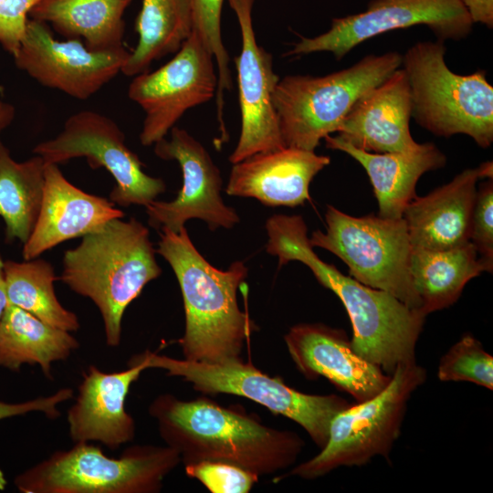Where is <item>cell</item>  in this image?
<instances>
[{"label": "cell", "mask_w": 493, "mask_h": 493, "mask_svg": "<svg viewBox=\"0 0 493 493\" xmlns=\"http://www.w3.org/2000/svg\"><path fill=\"white\" fill-rule=\"evenodd\" d=\"M266 230V250L278 257L279 267L290 261L303 263L341 299L352 327L351 344L360 357L389 375L400 364L416 362V344L426 316L320 259L300 215H274L267 218Z\"/></svg>", "instance_id": "1"}, {"label": "cell", "mask_w": 493, "mask_h": 493, "mask_svg": "<svg viewBox=\"0 0 493 493\" xmlns=\"http://www.w3.org/2000/svg\"><path fill=\"white\" fill-rule=\"evenodd\" d=\"M165 445L181 463L202 461L231 464L258 477L290 467L305 446L295 432L265 425L243 410L224 407L206 397L181 400L158 395L149 405Z\"/></svg>", "instance_id": "2"}, {"label": "cell", "mask_w": 493, "mask_h": 493, "mask_svg": "<svg viewBox=\"0 0 493 493\" xmlns=\"http://www.w3.org/2000/svg\"><path fill=\"white\" fill-rule=\"evenodd\" d=\"M161 231L156 253L174 272L184 301L185 330L178 340L184 359L208 363L242 359L244 343L257 329L237 303L246 266L236 261L226 270L216 268L200 254L184 226L179 232Z\"/></svg>", "instance_id": "3"}, {"label": "cell", "mask_w": 493, "mask_h": 493, "mask_svg": "<svg viewBox=\"0 0 493 493\" xmlns=\"http://www.w3.org/2000/svg\"><path fill=\"white\" fill-rule=\"evenodd\" d=\"M155 254L148 228L133 217L113 219L65 251L58 279L96 305L107 345H120L126 309L160 277Z\"/></svg>", "instance_id": "4"}, {"label": "cell", "mask_w": 493, "mask_h": 493, "mask_svg": "<svg viewBox=\"0 0 493 493\" xmlns=\"http://www.w3.org/2000/svg\"><path fill=\"white\" fill-rule=\"evenodd\" d=\"M445 41H418L402 56L411 92L412 117L441 137L466 134L482 148L493 142V87L486 71L453 72Z\"/></svg>", "instance_id": "5"}, {"label": "cell", "mask_w": 493, "mask_h": 493, "mask_svg": "<svg viewBox=\"0 0 493 493\" xmlns=\"http://www.w3.org/2000/svg\"><path fill=\"white\" fill-rule=\"evenodd\" d=\"M402 64V55L370 54L325 76L290 75L279 79L272 97L285 147L314 152L336 132L352 106Z\"/></svg>", "instance_id": "6"}, {"label": "cell", "mask_w": 493, "mask_h": 493, "mask_svg": "<svg viewBox=\"0 0 493 493\" xmlns=\"http://www.w3.org/2000/svg\"><path fill=\"white\" fill-rule=\"evenodd\" d=\"M180 463L167 446L134 445L110 457L79 442L17 475L15 485L23 493H157Z\"/></svg>", "instance_id": "7"}, {"label": "cell", "mask_w": 493, "mask_h": 493, "mask_svg": "<svg viewBox=\"0 0 493 493\" xmlns=\"http://www.w3.org/2000/svg\"><path fill=\"white\" fill-rule=\"evenodd\" d=\"M147 369L156 368L169 376L180 377L204 394H233L257 403L275 414L299 425L314 444L322 449L329 439L334 417L352 404L330 394H309L287 385L242 359L222 363L192 362L157 354L141 353Z\"/></svg>", "instance_id": "8"}, {"label": "cell", "mask_w": 493, "mask_h": 493, "mask_svg": "<svg viewBox=\"0 0 493 493\" xmlns=\"http://www.w3.org/2000/svg\"><path fill=\"white\" fill-rule=\"evenodd\" d=\"M425 380L426 371L417 362L398 365L381 393L337 414L326 446L312 458L295 466L288 475L315 479L341 467L366 465L375 456L389 460L408 401Z\"/></svg>", "instance_id": "9"}, {"label": "cell", "mask_w": 493, "mask_h": 493, "mask_svg": "<svg viewBox=\"0 0 493 493\" xmlns=\"http://www.w3.org/2000/svg\"><path fill=\"white\" fill-rule=\"evenodd\" d=\"M325 220L326 231L317 230L309 238L313 247L340 257L351 277L362 284L386 291L421 311L410 271L412 246L404 217H356L327 205Z\"/></svg>", "instance_id": "10"}, {"label": "cell", "mask_w": 493, "mask_h": 493, "mask_svg": "<svg viewBox=\"0 0 493 493\" xmlns=\"http://www.w3.org/2000/svg\"><path fill=\"white\" fill-rule=\"evenodd\" d=\"M33 152L46 163H64L85 157L92 169L103 167L115 186L110 200L121 206H145L166 190L161 178L148 175L143 163L125 143V135L110 118L81 110L70 115L62 131L53 139L38 143Z\"/></svg>", "instance_id": "11"}, {"label": "cell", "mask_w": 493, "mask_h": 493, "mask_svg": "<svg viewBox=\"0 0 493 493\" xmlns=\"http://www.w3.org/2000/svg\"><path fill=\"white\" fill-rule=\"evenodd\" d=\"M215 63L212 53L192 30L170 61L133 77L128 96L145 114L140 133L142 145L165 138L188 110L213 99L218 82Z\"/></svg>", "instance_id": "12"}, {"label": "cell", "mask_w": 493, "mask_h": 493, "mask_svg": "<svg viewBox=\"0 0 493 493\" xmlns=\"http://www.w3.org/2000/svg\"><path fill=\"white\" fill-rule=\"evenodd\" d=\"M473 22L461 0H371L365 11L333 18L330 28L315 37H301L287 56L330 52L343 58L361 43L378 35L426 26L437 39L461 40Z\"/></svg>", "instance_id": "13"}, {"label": "cell", "mask_w": 493, "mask_h": 493, "mask_svg": "<svg viewBox=\"0 0 493 493\" xmlns=\"http://www.w3.org/2000/svg\"><path fill=\"white\" fill-rule=\"evenodd\" d=\"M125 47L89 50L80 39L59 41L47 24L29 18L16 66L40 85L78 100H88L113 79L129 58Z\"/></svg>", "instance_id": "14"}, {"label": "cell", "mask_w": 493, "mask_h": 493, "mask_svg": "<svg viewBox=\"0 0 493 493\" xmlns=\"http://www.w3.org/2000/svg\"><path fill=\"white\" fill-rule=\"evenodd\" d=\"M170 133L169 140L154 143V153L179 163L183 185L174 200H154L144 206L149 225L179 232L186 221L200 219L212 231L234 227L239 216L222 199L221 173L206 149L184 129L174 126Z\"/></svg>", "instance_id": "15"}, {"label": "cell", "mask_w": 493, "mask_h": 493, "mask_svg": "<svg viewBox=\"0 0 493 493\" xmlns=\"http://www.w3.org/2000/svg\"><path fill=\"white\" fill-rule=\"evenodd\" d=\"M236 13L242 39L236 58L241 131L229 156L238 163L253 154L284 148L272 97L279 80L272 56L256 39L252 22L255 0H227Z\"/></svg>", "instance_id": "16"}, {"label": "cell", "mask_w": 493, "mask_h": 493, "mask_svg": "<svg viewBox=\"0 0 493 493\" xmlns=\"http://www.w3.org/2000/svg\"><path fill=\"white\" fill-rule=\"evenodd\" d=\"M298 371L308 380L324 377L356 403L381 393L392 375L360 357L347 333L323 323H299L284 335Z\"/></svg>", "instance_id": "17"}, {"label": "cell", "mask_w": 493, "mask_h": 493, "mask_svg": "<svg viewBox=\"0 0 493 493\" xmlns=\"http://www.w3.org/2000/svg\"><path fill=\"white\" fill-rule=\"evenodd\" d=\"M147 369L141 354L129 361V368L106 372L89 366L82 373L75 403L67 414L73 442H99L110 450L133 440L135 421L126 411L125 401L131 384Z\"/></svg>", "instance_id": "18"}, {"label": "cell", "mask_w": 493, "mask_h": 493, "mask_svg": "<svg viewBox=\"0 0 493 493\" xmlns=\"http://www.w3.org/2000/svg\"><path fill=\"white\" fill-rule=\"evenodd\" d=\"M42 205L35 227L23 246L25 260L58 244L94 233L125 214L105 197L84 192L66 179L58 164L46 163Z\"/></svg>", "instance_id": "19"}, {"label": "cell", "mask_w": 493, "mask_h": 493, "mask_svg": "<svg viewBox=\"0 0 493 493\" xmlns=\"http://www.w3.org/2000/svg\"><path fill=\"white\" fill-rule=\"evenodd\" d=\"M492 162L467 169L425 196H414L404 211L412 250H446L467 244L477 183L492 178Z\"/></svg>", "instance_id": "20"}, {"label": "cell", "mask_w": 493, "mask_h": 493, "mask_svg": "<svg viewBox=\"0 0 493 493\" xmlns=\"http://www.w3.org/2000/svg\"><path fill=\"white\" fill-rule=\"evenodd\" d=\"M411 92L406 74L397 68L363 95L339 125L337 137L374 152H405L419 146L410 132Z\"/></svg>", "instance_id": "21"}, {"label": "cell", "mask_w": 493, "mask_h": 493, "mask_svg": "<svg viewBox=\"0 0 493 493\" xmlns=\"http://www.w3.org/2000/svg\"><path fill=\"white\" fill-rule=\"evenodd\" d=\"M329 156L284 147L233 163L226 192L269 206H296L309 200V184L330 164Z\"/></svg>", "instance_id": "22"}, {"label": "cell", "mask_w": 493, "mask_h": 493, "mask_svg": "<svg viewBox=\"0 0 493 493\" xmlns=\"http://www.w3.org/2000/svg\"><path fill=\"white\" fill-rule=\"evenodd\" d=\"M326 147L346 152L366 171L378 202L379 216L399 219L415 196L419 178L426 172L444 167L446 155L432 142L405 152H368L337 136L327 135Z\"/></svg>", "instance_id": "23"}, {"label": "cell", "mask_w": 493, "mask_h": 493, "mask_svg": "<svg viewBox=\"0 0 493 493\" xmlns=\"http://www.w3.org/2000/svg\"><path fill=\"white\" fill-rule=\"evenodd\" d=\"M133 0H37L29 18L52 26L67 39L93 51L124 48L123 16Z\"/></svg>", "instance_id": "24"}, {"label": "cell", "mask_w": 493, "mask_h": 493, "mask_svg": "<svg viewBox=\"0 0 493 493\" xmlns=\"http://www.w3.org/2000/svg\"><path fill=\"white\" fill-rule=\"evenodd\" d=\"M492 267L471 242L446 250H412L410 271L422 313L453 305L470 279Z\"/></svg>", "instance_id": "25"}, {"label": "cell", "mask_w": 493, "mask_h": 493, "mask_svg": "<svg viewBox=\"0 0 493 493\" xmlns=\"http://www.w3.org/2000/svg\"><path fill=\"white\" fill-rule=\"evenodd\" d=\"M79 347L69 332L8 303L0 320V366L19 371L37 365L47 378L56 362L67 360Z\"/></svg>", "instance_id": "26"}, {"label": "cell", "mask_w": 493, "mask_h": 493, "mask_svg": "<svg viewBox=\"0 0 493 493\" xmlns=\"http://www.w3.org/2000/svg\"><path fill=\"white\" fill-rule=\"evenodd\" d=\"M134 29L138 43L121 69L128 77L177 52L193 30L191 0H142Z\"/></svg>", "instance_id": "27"}, {"label": "cell", "mask_w": 493, "mask_h": 493, "mask_svg": "<svg viewBox=\"0 0 493 493\" xmlns=\"http://www.w3.org/2000/svg\"><path fill=\"white\" fill-rule=\"evenodd\" d=\"M44 160L36 155L16 162L9 150L0 149V216L5 225V241L25 244L37 223L45 184Z\"/></svg>", "instance_id": "28"}, {"label": "cell", "mask_w": 493, "mask_h": 493, "mask_svg": "<svg viewBox=\"0 0 493 493\" xmlns=\"http://www.w3.org/2000/svg\"><path fill=\"white\" fill-rule=\"evenodd\" d=\"M8 303L16 305L47 324L72 332L79 329L78 316L62 306L54 288L52 265L33 258L4 262Z\"/></svg>", "instance_id": "29"}, {"label": "cell", "mask_w": 493, "mask_h": 493, "mask_svg": "<svg viewBox=\"0 0 493 493\" xmlns=\"http://www.w3.org/2000/svg\"><path fill=\"white\" fill-rule=\"evenodd\" d=\"M224 0H191L193 30L212 53L217 67L216 115L222 134L226 132L224 121L225 91L232 88L229 56L223 43L221 13Z\"/></svg>", "instance_id": "30"}, {"label": "cell", "mask_w": 493, "mask_h": 493, "mask_svg": "<svg viewBox=\"0 0 493 493\" xmlns=\"http://www.w3.org/2000/svg\"><path fill=\"white\" fill-rule=\"evenodd\" d=\"M441 382H470L493 389V357L471 334L463 335L439 361Z\"/></svg>", "instance_id": "31"}, {"label": "cell", "mask_w": 493, "mask_h": 493, "mask_svg": "<svg viewBox=\"0 0 493 493\" xmlns=\"http://www.w3.org/2000/svg\"><path fill=\"white\" fill-rule=\"evenodd\" d=\"M184 471L212 493H247L259 478L250 471L224 462L202 461L185 465Z\"/></svg>", "instance_id": "32"}, {"label": "cell", "mask_w": 493, "mask_h": 493, "mask_svg": "<svg viewBox=\"0 0 493 493\" xmlns=\"http://www.w3.org/2000/svg\"><path fill=\"white\" fill-rule=\"evenodd\" d=\"M469 241L478 254L493 265V182L488 178L477 190Z\"/></svg>", "instance_id": "33"}, {"label": "cell", "mask_w": 493, "mask_h": 493, "mask_svg": "<svg viewBox=\"0 0 493 493\" xmlns=\"http://www.w3.org/2000/svg\"><path fill=\"white\" fill-rule=\"evenodd\" d=\"M37 0H0V44L12 56L25 35L29 12Z\"/></svg>", "instance_id": "34"}, {"label": "cell", "mask_w": 493, "mask_h": 493, "mask_svg": "<svg viewBox=\"0 0 493 493\" xmlns=\"http://www.w3.org/2000/svg\"><path fill=\"white\" fill-rule=\"evenodd\" d=\"M73 397L71 388H61L49 396L38 397L19 404H7L0 401V420L29 412H42L47 417L55 419L59 416L58 406ZM6 479L0 469V489H4Z\"/></svg>", "instance_id": "35"}, {"label": "cell", "mask_w": 493, "mask_h": 493, "mask_svg": "<svg viewBox=\"0 0 493 493\" xmlns=\"http://www.w3.org/2000/svg\"><path fill=\"white\" fill-rule=\"evenodd\" d=\"M473 23L493 26V0H461Z\"/></svg>", "instance_id": "36"}, {"label": "cell", "mask_w": 493, "mask_h": 493, "mask_svg": "<svg viewBox=\"0 0 493 493\" xmlns=\"http://www.w3.org/2000/svg\"><path fill=\"white\" fill-rule=\"evenodd\" d=\"M2 90V87H0ZM15 117V108L0 99V136L1 132L10 125ZM5 146L0 139V149Z\"/></svg>", "instance_id": "37"}, {"label": "cell", "mask_w": 493, "mask_h": 493, "mask_svg": "<svg viewBox=\"0 0 493 493\" xmlns=\"http://www.w3.org/2000/svg\"><path fill=\"white\" fill-rule=\"evenodd\" d=\"M4 260L0 256V320L8 304L6 286L4 273Z\"/></svg>", "instance_id": "38"}]
</instances>
